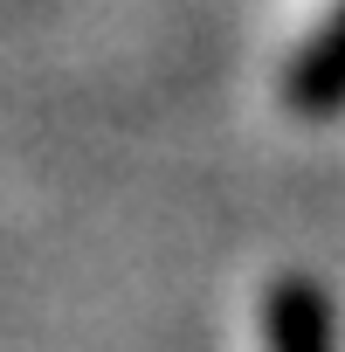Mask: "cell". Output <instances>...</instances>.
I'll use <instances>...</instances> for the list:
<instances>
[{"label": "cell", "mask_w": 345, "mask_h": 352, "mask_svg": "<svg viewBox=\"0 0 345 352\" xmlns=\"http://www.w3.org/2000/svg\"><path fill=\"white\" fill-rule=\"evenodd\" d=\"M263 331H269V352H338L331 345V297L311 276H283L269 290Z\"/></svg>", "instance_id": "2"}, {"label": "cell", "mask_w": 345, "mask_h": 352, "mask_svg": "<svg viewBox=\"0 0 345 352\" xmlns=\"http://www.w3.org/2000/svg\"><path fill=\"white\" fill-rule=\"evenodd\" d=\"M283 104L297 118H338L345 111V0H331V14L311 28V42L283 69Z\"/></svg>", "instance_id": "1"}]
</instances>
